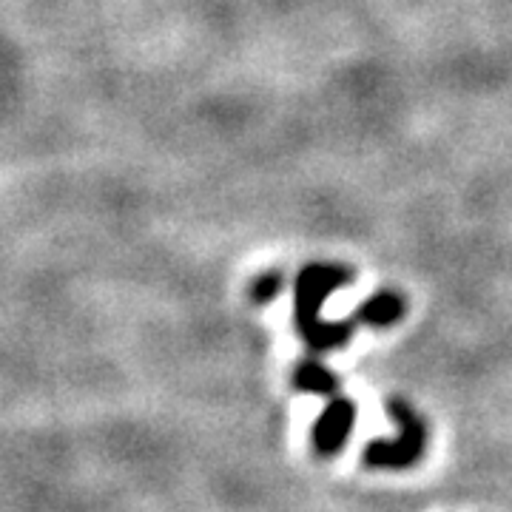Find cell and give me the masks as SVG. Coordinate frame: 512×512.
I'll list each match as a JSON object with an SVG mask.
<instances>
[{"label":"cell","mask_w":512,"mask_h":512,"mask_svg":"<svg viewBox=\"0 0 512 512\" xmlns=\"http://www.w3.org/2000/svg\"><path fill=\"white\" fill-rule=\"evenodd\" d=\"M387 410L399 424V436L370 441L365 447V464L379 467V470H407L424 456L427 430H424V421L416 416V410L404 399H390Z\"/></svg>","instance_id":"obj_1"},{"label":"cell","mask_w":512,"mask_h":512,"mask_svg":"<svg viewBox=\"0 0 512 512\" xmlns=\"http://www.w3.org/2000/svg\"><path fill=\"white\" fill-rule=\"evenodd\" d=\"M353 274L345 265H333V262H313L308 268H302L296 276V293H293V305H296V328L299 333L311 330L322 316V305L330 299V293L342 291L348 285Z\"/></svg>","instance_id":"obj_2"},{"label":"cell","mask_w":512,"mask_h":512,"mask_svg":"<svg viewBox=\"0 0 512 512\" xmlns=\"http://www.w3.org/2000/svg\"><path fill=\"white\" fill-rule=\"evenodd\" d=\"M353 424H356V404L345 396H333L313 424V447L322 456L339 453L353 433Z\"/></svg>","instance_id":"obj_3"},{"label":"cell","mask_w":512,"mask_h":512,"mask_svg":"<svg viewBox=\"0 0 512 512\" xmlns=\"http://www.w3.org/2000/svg\"><path fill=\"white\" fill-rule=\"evenodd\" d=\"M404 316V299L393 291H379L362 302V308L353 313L356 325H370V328H390Z\"/></svg>","instance_id":"obj_4"},{"label":"cell","mask_w":512,"mask_h":512,"mask_svg":"<svg viewBox=\"0 0 512 512\" xmlns=\"http://www.w3.org/2000/svg\"><path fill=\"white\" fill-rule=\"evenodd\" d=\"M356 328H359V325H356L353 319H345V322H325V319H319L311 330H305V333H299V336L305 339V345L311 350L325 353V350L342 348L350 336L356 333Z\"/></svg>","instance_id":"obj_5"},{"label":"cell","mask_w":512,"mask_h":512,"mask_svg":"<svg viewBox=\"0 0 512 512\" xmlns=\"http://www.w3.org/2000/svg\"><path fill=\"white\" fill-rule=\"evenodd\" d=\"M293 384L305 393H319V396H333L336 387H339V379L336 373L328 370L322 362H302L293 373Z\"/></svg>","instance_id":"obj_6"},{"label":"cell","mask_w":512,"mask_h":512,"mask_svg":"<svg viewBox=\"0 0 512 512\" xmlns=\"http://www.w3.org/2000/svg\"><path fill=\"white\" fill-rule=\"evenodd\" d=\"M279 291H282V274L271 271V274L256 276L254 285H251V299L256 305H268Z\"/></svg>","instance_id":"obj_7"}]
</instances>
